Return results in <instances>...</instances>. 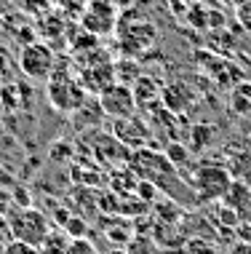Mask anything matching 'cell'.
<instances>
[{
    "instance_id": "2",
    "label": "cell",
    "mask_w": 251,
    "mask_h": 254,
    "mask_svg": "<svg viewBox=\"0 0 251 254\" xmlns=\"http://www.w3.org/2000/svg\"><path fill=\"white\" fill-rule=\"evenodd\" d=\"M46 97H49L51 107L56 113H67V115H72L75 110L86 105V91L80 86L78 75H72L67 67H59V64L51 78L46 80Z\"/></svg>"
},
{
    "instance_id": "6",
    "label": "cell",
    "mask_w": 251,
    "mask_h": 254,
    "mask_svg": "<svg viewBox=\"0 0 251 254\" xmlns=\"http://www.w3.org/2000/svg\"><path fill=\"white\" fill-rule=\"evenodd\" d=\"M19 70L30 80H49L56 70V54L46 40H35L19 51Z\"/></svg>"
},
{
    "instance_id": "16",
    "label": "cell",
    "mask_w": 251,
    "mask_h": 254,
    "mask_svg": "<svg viewBox=\"0 0 251 254\" xmlns=\"http://www.w3.org/2000/svg\"><path fill=\"white\" fill-rule=\"evenodd\" d=\"M64 27H67V19L62 11H49L46 16H40V35L46 40L64 38Z\"/></svg>"
},
{
    "instance_id": "28",
    "label": "cell",
    "mask_w": 251,
    "mask_h": 254,
    "mask_svg": "<svg viewBox=\"0 0 251 254\" xmlns=\"http://www.w3.org/2000/svg\"><path fill=\"white\" fill-rule=\"evenodd\" d=\"M235 13H238V22L243 24V30L251 32V0H243L238 8H235Z\"/></svg>"
},
{
    "instance_id": "39",
    "label": "cell",
    "mask_w": 251,
    "mask_h": 254,
    "mask_svg": "<svg viewBox=\"0 0 251 254\" xmlns=\"http://www.w3.org/2000/svg\"><path fill=\"white\" fill-rule=\"evenodd\" d=\"M13 3H19V8H22V3H24V0H13Z\"/></svg>"
},
{
    "instance_id": "24",
    "label": "cell",
    "mask_w": 251,
    "mask_h": 254,
    "mask_svg": "<svg viewBox=\"0 0 251 254\" xmlns=\"http://www.w3.org/2000/svg\"><path fill=\"white\" fill-rule=\"evenodd\" d=\"M185 254H214V244L206 238H193V241H187Z\"/></svg>"
},
{
    "instance_id": "33",
    "label": "cell",
    "mask_w": 251,
    "mask_h": 254,
    "mask_svg": "<svg viewBox=\"0 0 251 254\" xmlns=\"http://www.w3.org/2000/svg\"><path fill=\"white\" fill-rule=\"evenodd\" d=\"M0 241L8 244L11 241V225H8V217L0 214Z\"/></svg>"
},
{
    "instance_id": "27",
    "label": "cell",
    "mask_w": 251,
    "mask_h": 254,
    "mask_svg": "<svg viewBox=\"0 0 251 254\" xmlns=\"http://www.w3.org/2000/svg\"><path fill=\"white\" fill-rule=\"evenodd\" d=\"M11 195H13V206H19V209H24V206H32V201H30V190H27L24 185H16V188H11Z\"/></svg>"
},
{
    "instance_id": "19",
    "label": "cell",
    "mask_w": 251,
    "mask_h": 254,
    "mask_svg": "<svg viewBox=\"0 0 251 254\" xmlns=\"http://www.w3.org/2000/svg\"><path fill=\"white\" fill-rule=\"evenodd\" d=\"M91 0H53V5H59V11L70 19H80V13L86 11V5Z\"/></svg>"
},
{
    "instance_id": "29",
    "label": "cell",
    "mask_w": 251,
    "mask_h": 254,
    "mask_svg": "<svg viewBox=\"0 0 251 254\" xmlns=\"http://www.w3.org/2000/svg\"><path fill=\"white\" fill-rule=\"evenodd\" d=\"M13 209V195H11V188H0V214L8 217Z\"/></svg>"
},
{
    "instance_id": "1",
    "label": "cell",
    "mask_w": 251,
    "mask_h": 254,
    "mask_svg": "<svg viewBox=\"0 0 251 254\" xmlns=\"http://www.w3.org/2000/svg\"><path fill=\"white\" fill-rule=\"evenodd\" d=\"M128 169L139 177V180L150 182L155 190L160 193H168L174 203H193L195 201V193L190 188V182H185L179 177V171L168 158L163 155V150H137V153L128 155Z\"/></svg>"
},
{
    "instance_id": "18",
    "label": "cell",
    "mask_w": 251,
    "mask_h": 254,
    "mask_svg": "<svg viewBox=\"0 0 251 254\" xmlns=\"http://www.w3.org/2000/svg\"><path fill=\"white\" fill-rule=\"evenodd\" d=\"M225 201L233 203L235 211H241V206L251 203V190H249L243 182H233V188H230V193L225 195Z\"/></svg>"
},
{
    "instance_id": "38",
    "label": "cell",
    "mask_w": 251,
    "mask_h": 254,
    "mask_svg": "<svg viewBox=\"0 0 251 254\" xmlns=\"http://www.w3.org/2000/svg\"><path fill=\"white\" fill-rule=\"evenodd\" d=\"M182 3H187V5H190V3H198V0H182Z\"/></svg>"
},
{
    "instance_id": "17",
    "label": "cell",
    "mask_w": 251,
    "mask_h": 254,
    "mask_svg": "<svg viewBox=\"0 0 251 254\" xmlns=\"http://www.w3.org/2000/svg\"><path fill=\"white\" fill-rule=\"evenodd\" d=\"M72 238L67 236V233L62 228H51L49 230V236H46V241L40 244V254H64L67 252V246H70Z\"/></svg>"
},
{
    "instance_id": "31",
    "label": "cell",
    "mask_w": 251,
    "mask_h": 254,
    "mask_svg": "<svg viewBox=\"0 0 251 254\" xmlns=\"http://www.w3.org/2000/svg\"><path fill=\"white\" fill-rule=\"evenodd\" d=\"M16 185H19L16 177H13L5 166H0V188H16Z\"/></svg>"
},
{
    "instance_id": "10",
    "label": "cell",
    "mask_w": 251,
    "mask_h": 254,
    "mask_svg": "<svg viewBox=\"0 0 251 254\" xmlns=\"http://www.w3.org/2000/svg\"><path fill=\"white\" fill-rule=\"evenodd\" d=\"M150 123L145 118H137V115H131V118H123V121H115L112 126V136L120 142V145H126L128 153H137V150H145L147 142H150Z\"/></svg>"
},
{
    "instance_id": "12",
    "label": "cell",
    "mask_w": 251,
    "mask_h": 254,
    "mask_svg": "<svg viewBox=\"0 0 251 254\" xmlns=\"http://www.w3.org/2000/svg\"><path fill=\"white\" fill-rule=\"evenodd\" d=\"M160 91H163V83H160L158 78H152V75H139L137 80H134L131 86V94L134 99H137V107H152L160 102Z\"/></svg>"
},
{
    "instance_id": "7",
    "label": "cell",
    "mask_w": 251,
    "mask_h": 254,
    "mask_svg": "<svg viewBox=\"0 0 251 254\" xmlns=\"http://www.w3.org/2000/svg\"><path fill=\"white\" fill-rule=\"evenodd\" d=\"M118 16L120 13L112 8V5L101 3V0H91V3L86 5V11L80 13V30L91 32V35H97L99 40L112 35V32H118Z\"/></svg>"
},
{
    "instance_id": "14",
    "label": "cell",
    "mask_w": 251,
    "mask_h": 254,
    "mask_svg": "<svg viewBox=\"0 0 251 254\" xmlns=\"http://www.w3.org/2000/svg\"><path fill=\"white\" fill-rule=\"evenodd\" d=\"M230 110L235 115H251V80H241L230 91Z\"/></svg>"
},
{
    "instance_id": "21",
    "label": "cell",
    "mask_w": 251,
    "mask_h": 254,
    "mask_svg": "<svg viewBox=\"0 0 251 254\" xmlns=\"http://www.w3.org/2000/svg\"><path fill=\"white\" fill-rule=\"evenodd\" d=\"M22 11L32 13V16H46L49 11H53V0H24Z\"/></svg>"
},
{
    "instance_id": "15",
    "label": "cell",
    "mask_w": 251,
    "mask_h": 254,
    "mask_svg": "<svg viewBox=\"0 0 251 254\" xmlns=\"http://www.w3.org/2000/svg\"><path fill=\"white\" fill-rule=\"evenodd\" d=\"M112 72H115V83L120 86H134V80L142 75L139 62L131 57H120L118 62H112Z\"/></svg>"
},
{
    "instance_id": "37",
    "label": "cell",
    "mask_w": 251,
    "mask_h": 254,
    "mask_svg": "<svg viewBox=\"0 0 251 254\" xmlns=\"http://www.w3.org/2000/svg\"><path fill=\"white\" fill-rule=\"evenodd\" d=\"M3 252H5V244H3V241H0V254H3Z\"/></svg>"
},
{
    "instance_id": "8",
    "label": "cell",
    "mask_w": 251,
    "mask_h": 254,
    "mask_svg": "<svg viewBox=\"0 0 251 254\" xmlns=\"http://www.w3.org/2000/svg\"><path fill=\"white\" fill-rule=\"evenodd\" d=\"M99 107L104 115H110L112 121H123V118H131L137 115V99L131 94V86H120V83H112L110 88L97 97Z\"/></svg>"
},
{
    "instance_id": "13",
    "label": "cell",
    "mask_w": 251,
    "mask_h": 254,
    "mask_svg": "<svg viewBox=\"0 0 251 254\" xmlns=\"http://www.w3.org/2000/svg\"><path fill=\"white\" fill-rule=\"evenodd\" d=\"M187 22L195 27V30H211V27H222V13L211 11L208 5H203L201 0L198 3H190L187 5Z\"/></svg>"
},
{
    "instance_id": "3",
    "label": "cell",
    "mask_w": 251,
    "mask_h": 254,
    "mask_svg": "<svg viewBox=\"0 0 251 254\" xmlns=\"http://www.w3.org/2000/svg\"><path fill=\"white\" fill-rule=\"evenodd\" d=\"M190 188H193L198 203L225 201V195L233 188V174L222 163H203V166L195 169L193 180H190Z\"/></svg>"
},
{
    "instance_id": "5",
    "label": "cell",
    "mask_w": 251,
    "mask_h": 254,
    "mask_svg": "<svg viewBox=\"0 0 251 254\" xmlns=\"http://www.w3.org/2000/svg\"><path fill=\"white\" fill-rule=\"evenodd\" d=\"M158 40V30H155L152 22H145V19H128V22L118 24V49L123 57H131L137 59L142 57L145 51H150Z\"/></svg>"
},
{
    "instance_id": "9",
    "label": "cell",
    "mask_w": 251,
    "mask_h": 254,
    "mask_svg": "<svg viewBox=\"0 0 251 254\" xmlns=\"http://www.w3.org/2000/svg\"><path fill=\"white\" fill-rule=\"evenodd\" d=\"M195 62H198L201 70L206 72L214 83H219V86H235V83H241V80H243L241 67L235 64V62L219 57V54L198 51V54H195Z\"/></svg>"
},
{
    "instance_id": "4",
    "label": "cell",
    "mask_w": 251,
    "mask_h": 254,
    "mask_svg": "<svg viewBox=\"0 0 251 254\" xmlns=\"http://www.w3.org/2000/svg\"><path fill=\"white\" fill-rule=\"evenodd\" d=\"M8 225H11V238L24 241V244L35 246V249H40V244L46 241V236L51 230L49 217L40 209H35V206H24V209L13 206L8 214Z\"/></svg>"
},
{
    "instance_id": "34",
    "label": "cell",
    "mask_w": 251,
    "mask_h": 254,
    "mask_svg": "<svg viewBox=\"0 0 251 254\" xmlns=\"http://www.w3.org/2000/svg\"><path fill=\"white\" fill-rule=\"evenodd\" d=\"M101 3H107V5H112L118 13H123L126 8H131V0H101Z\"/></svg>"
},
{
    "instance_id": "32",
    "label": "cell",
    "mask_w": 251,
    "mask_h": 254,
    "mask_svg": "<svg viewBox=\"0 0 251 254\" xmlns=\"http://www.w3.org/2000/svg\"><path fill=\"white\" fill-rule=\"evenodd\" d=\"M227 254H251V241H235V244H230V249H227Z\"/></svg>"
},
{
    "instance_id": "11",
    "label": "cell",
    "mask_w": 251,
    "mask_h": 254,
    "mask_svg": "<svg viewBox=\"0 0 251 254\" xmlns=\"http://www.w3.org/2000/svg\"><path fill=\"white\" fill-rule=\"evenodd\" d=\"M193 102H195V91L190 88V83H185V80H171V83H166L163 91H160V105L174 115H182L185 110H190Z\"/></svg>"
},
{
    "instance_id": "23",
    "label": "cell",
    "mask_w": 251,
    "mask_h": 254,
    "mask_svg": "<svg viewBox=\"0 0 251 254\" xmlns=\"http://www.w3.org/2000/svg\"><path fill=\"white\" fill-rule=\"evenodd\" d=\"M64 254H97V246L91 238H72Z\"/></svg>"
},
{
    "instance_id": "30",
    "label": "cell",
    "mask_w": 251,
    "mask_h": 254,
    "mask_svg": "<svg viewBox=\"0 0 251 254\" xmlns=\"http://www.w3.org/2000/svg\"><path fill=\"white\" fill-rule=\"evenodd\" d=\"M8 72H11V54L0 46V80L8 78Z\"/></svg>"
},
{
    "instance_id": "20",
    "label": "cell",
    "mask_w": 251,
    "mask_h": 254,
    "mask_svg": "<svg viewBox=\"0 0 251 254\" xmlns=\"http://www.w3.org/2000/svg\"><path fill=\"white\" fill-rule=\"evenodd\" d=\"M163 155L168 158V161L174 163V166H182V163L190 158L187 153V147L182 145V142H166V150H163Z\"/></svg>"
},
{
    "instance_id": "36",
    "label": "cell",
    "mask_w": 251,
    "mask_h": 254,
    "mask_svg": "<svg viewBox=\"0 0 251 254\" xmlns=\"http://www.w3.org/2000/svg\"><path fill=\"white\" fill-rule=\"evenodd\" d=\"M222 3H227V5H235V8H238V5L243 3V0H222Z\"/></svg>"
},
{
    "instance_id": "25",
    "label": "cell",
    "mask_w": 251,
    "mask_h": 254,
    "mask_svg": "<svg viewBox=\"0 0 251 254\" xmlns=\"http://www.w3.org/2000/svg\"><path fill=\"white\" fill-rule=\"evenodd\" d=\"M190 134H193V139H195V145H198V147L211 145V139H214V131H211L208 126H201V123H198V126H195Z\"/></svg>"
},
{
    "instance_id": "26",
    "label": "cell",
    "mask_w": 251,
    "mask_h": 254,
    "mask_svg": "<svg viewBox=\"0 0 251 254\" xmlns=\"http://www.w3.org/2000/svg\"><path fill=\"white\" fill-rule=\"evenodd\" d=\"M3 254H40L35 246L24 244V241H16V238H11L8 244H5V252Z\"/></svg>"
},
{
    "instance_id": "22",
    "label": "cell",
    "mask_w": 251,
    "mask_h": 254,
    "mask_svg": "<svg viewBox=\"0 0 251 254\" xmlns=\"http://www.w3.org/2000/svg\"><path fill=\"white\" fill-rule=\"evenodd\" d=\"M62 230H64L70 238H86V233H88V225H86L80 217H70V219L64 222V228H62Z\"/></svg>"
},
{
    "instance_id": "35",
    "label": "cell",
    "mask_w": 251,
    "mask_h": 254,
    "mask_svg": "<svg viewBox=\"0 0 251 254\" xmlns=\"http://www.w3.org/2000/svg\"><path fill=\"white\" fill-rule=\"evenodd\" d=\"M104 254H128V252H126V246H115V249L104 252Z\"/></svg>"
}]
</instances>
